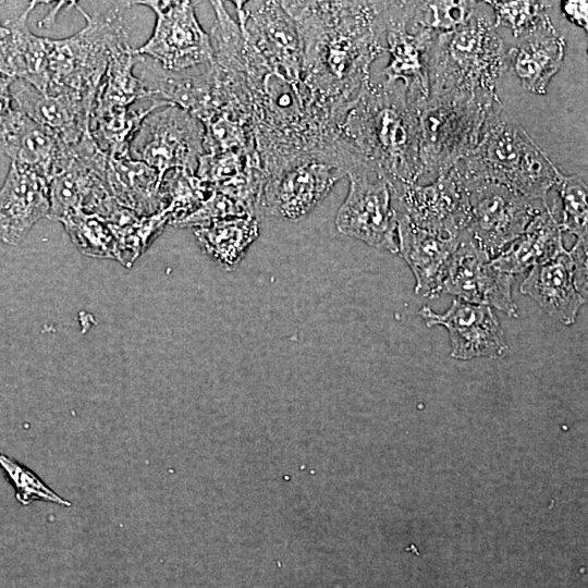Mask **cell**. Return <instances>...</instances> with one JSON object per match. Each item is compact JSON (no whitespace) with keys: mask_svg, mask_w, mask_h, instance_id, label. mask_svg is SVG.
<instances>
[{"mask_svg":"<svg viewBox=\"0 0 588 588\" xmlns=\"http://www.w3.org/2000/svg\"><path fill=\"white\" fill-rule=\"evenodd\" d=\"M390 189L395 211L403 212L418 228L445 237L466 232L467 189L450 172L427 185L415 183Z\"/></svg>","mask_w":588,"mask_h":588,"instance_id":"cell-13","label":"cell"},{"mask_svg":"<svg viewBox=\"0 0 588 588\" xmlns=\"http://www.w3.org/2000/svg\"><path fill=\"white\" fill-rule=\"evenodd\" d=\"M477 1H421L425 23L436 33H448L464 25L478 9Z\"/></svg>","mask_w":588,"mask_h":588,"instance_id":"cell-37","label":"cell"},{"mask_svg":"<svg viewBox=\"0 0 588 588\" xmlns=\"http://www.w3.org/2000/svg\"><path fill=\"white\" fill-rule=\"evenodd\" d=\"M506 69L503 41L477 9L464 25L437 34L428 60L429 96L498 95Z\"/></svg>","mask_w":588,"mask_h":588,"instance_id":"cell-4","label":"cell"},{"mask_svg":"<svg viewBox=\"0 0 588 588\" xmlns=\"http://www.w3.org/2000/svg\"><path fill=\"white\" fill-rule=\"evenodd\" d=\"M156 13L155 28L139 48L168 72H184L210 65L213 48L210 36L200 26L193 1H136Z\"/></svg>","mask_w":588,"mask_h":588,"instance_id":"cell-9","label":"cell"},{"mask_svg":"<svg viewBox=\"0 0 588 588\" xmlns=\"http://www.w3.org/2000/svg\"><path fill=\"white\" fill-rule=\"evenodd\" d=\"M419 316L428 327H444L451 341V356L468 360L477 357L502 358L509 346L491 307L455 298L443 314L422 306Z\"/></svg>","mask_w":588,"mask_h":588,"instance_id":"cell-16","label":"cell"},{"mask_svg":"<svg viewBox=\"0 0 588 588\" xmlns=\"http://www.w3.org/2000/svg\"><path fill=\"white\" fill-rule=\"evenodd\" d=\"M245 216H252L245 205L213 189L210 196L194 212L180 221L175 226H192L197 229L219 221Z\"/></svg>","mask_w":588,"mask_h":588,"instance_id":"cell-36","label":"cell"},{"mask_svg":"<svg viewBox=\"0 0 588 588\" xmlns=\"http://www.w3.org/2000/svg\"><path fill=\"white\" fill-rule=\"evenodd\" d=\"M8 34V27L0 23V40Z\"/></svg>","mask_w":588,"mask_h":588,"instance_id":"cell-41","label":"cell"},{"mask_svg":"<svg viewBox=\"0 0 588 588\" xmlns=\"http://www.w3.org/2000/svg\"><path fill=\"white\" fill-rule=\"evenodd\" d=\"M170 105L154 101L147 109L93 108L89 132L101 151L108 157L130 155V144L142 121L152 110Z\"/></svg>","mask_w":588,"mask_h":588,"instance_id":"cell-28","label":"cell"},{"mask_svg":"<svg viewBox=\"0 0 588 588\" xmlns=\"http://www.w3.org/2000/svg\"><path fill=\"white\" fill-rule=\"evenodd\" d=\"M14 79L0 74V149L9 155L21 131L26 115L13 107L11 84Z\"/></svg>","mask_w":588,"mask_h":588,"instance_id":"cell-38","label":"cell"},{"mask_svg":"<svg viewBox=\"0 0 588 588\" xmlns=\"http://www.w3.org/2000/svg\"><path fill=\"white\" fill-rule=\"evenodd\" d=\"M37 3L30 2L19 17L8 21V34L0 40V74L45 94L49 87L48 38L36 36L27 25Z\"/></svg>","mask_w":588,"mask_h":588,"instance_id":"cell-23","label":"cell"},{"mask_svg":"<svg viewBox=\"0 0 588 588\" xmlns=\"http://www.w3.org/2000/svg\"><path fill=\"white\" fill-rule=\"evenodd\" d=\"M0 468L13 487L16 500L22 505H28L34 501H46L71 506L69 501L51 490L35 473L1 452Z\"/></svg>","mask_w":588,"mask_h":588,"instance_id":"cell-35","label":"cell"},{"mask_svg":"<svg viewBox=\"0 0 588 588\" xmlns=\"http://www.w3.org/2000/svg\"><path fill=\"white\" fill-rule=\"evenodd\" d=\"M301 44L302 77L322 99L346 111L385 51L380 1H280Z\"/></svg>","mask_w":588,"mask_h":588,"instance_id":"cell-1","label":"cell"},{"mask_svg":"<svg viewBox=\"0 0 588 588\" xmlns=\"http://www.w3.org/2000/svg\"><path fill=\"white\" fill-rule=\"evenodd\" d=\"M49 182L35 171L11 161L0 188V241L20 244L40 219L49 216Z\"/></svg>","mask_w":588,"mask_h":588,"instance_id":"cell-18","label":"cell"},{"mask_svg":"<svg viewBox=\"0 0 588 588\" xmlns=\"http://www.w3.org/2000/svg\"><path fill=\"white\" fill-rule=\"evenodd\" d=\"M506 51L511 66L524 89L543 95L564 59L566 42L550 16L523 36Z\"/></svg>","mask_w":588,"mask_h":588,"instance_id":"cell-20","label":"cell"},{"mask_svg":"<svg viewBox=\"0 0 588 588\" xmlns=\"http://www.w3.org/2000/svg\"><path fill=\"white\" fill-rule=\"evenodd\" d=\"M109 191L115 201L139 217L163 210L161 179L157 170L128 156L108 157L106 170Z\"/></svg>","mask_w":588,"mask_h":588,"instance_id":"cell-25","label":"cell"},{"mask_svg":"<svg viewBox=\"0 0 588 588\" xmlns=\"http://www.w3.org/2000/svg\"><path fill=\"white\" fill-rule=\"evenodd\" d=\"M143 60L128 44L118 48L111 56L94 108H130L134 101L145 98L156 101L151 90L134 73L135 65Z\"/></svg>","mask_w":588,"mask_h":588,"instance_id":"cell-26","label":"cell"},{"mask_svg":"<svg viewBox=\"0 0 588 588\" xmlns=\"http://www.w3.org/2000/svg\"><path fill=\"white\" fill-rule=\"evenodd\" d=\"M465 188L468 195L466 232L490 259L519 237L548 205L536 207V200L492 182H479Z\"/></svg>","mask_w":588,"mask_h":588,"instance_id":"cell-10","label":"cell"},{"mask_svg":"<svg viewBox=\"0 0 588 588\" xmlns=\"http://www.w3.org/2000/svg\"><path fill=\"white\" fill-rule=\"evenodd\" d=\"M494 12L493 27L510 28L515 38L536 28L547 17L550 1H483Z\"/></svg>","mask_w":588,"mask_h":588,"instance_id":"cell-34","label":"cell"},{"mask_svg":"<svg viewBox=\"0 0 588 588\" xmlns=\"http://www.w3.org/2000/svg\"><path fill=\"white\" fill-rule=\"evenodd\" d=\"M569 255L573 260L574 281L577 291L587 296V240H577Z\"/></svg>","mask_w":588,"mask_h":588,"instance_id":"cell-39","label":"cell"},{"mask_svg":"<svg viewBox=\"0 0 588 588\" xmlns=\"http://www.w3.org/2000/svg\"><path fill=\"white\" fill-rule=\"evenodd\" d=\"M562 233L554 210L547 205L535 216L524 233L490 261L503 273L514 277L522 274L566 250Z\"/></svg>","mask_w":588,"mask_h":588,"instance_id":"cell-24","label":"cell"},{"mask_svg":"<svg viewBox=\"0 0 588 588\" xmlns=\"http://www.w3.org/2000/svg\"><path fill=\"white\" fill-rule=\"evenodd\" d=\"M212 188L195 174L173 169L161 181L160 195L163 210L169 216V224L176 225L194 212L212 193Z\"/></svg>","mask_w":588,"mask_h":588,"instance_id":"cell-30","label":"cell"},{"mask_svg":"<svg viewBox=\"0 0 588 588\" xmlns=\"http://www.w3.org/2000/svg\"><path fill=\"white\" fill-rule=\"evenodd\" d=\"M519 291L565 326L576 321L579 309L586 303L575 286L573 260L568 250L547 264L531 268Z\"/></svg>","mask_w":588,"mask_h":588,"instance_id":"cell-22","label":"cell"},{"mask_svg":"<svg viewBox=\"0 0 588 588\" xmlns=\"http://www.w3.org/2000/svg\"><path fill=\"white\" fill-rule=\"evenodd\" d=\"M201 249L226 269L234 268L259 235L258 219L252 216L232 218L194 232Z\"/></svg>","mask_w":588,"mask_h":588,"instance_id":"cell-27","label":"cell"},{"mask_svg":"<svg viewBox=\"0 0 588 588\" xmlns=\"http://www.w3.org/2000/svg\"><path fill=\"white\" fill-rule=\"evenodd\" d=\"M11 94L21 112L65 146H75L89 133L95 99L71 91L44 94L21 79L12 82Z\"/></svg>","mask_w":588,"mask_h":588,"instance_id":"cell-17","label":"cell"},{"mask_svg":"<svg viewBox=\"0 0 588 588\" xmlns=\"http://www.w3.org/2000/svg\"><path fill=\"white\" fill-rule=\"evenodd\" d=\"M203 124L186 110L166 105L149 112L131 144L133 159L145 162L163 175L173 169L195 174L205 154Z\"/></svg>","mask_w":588,"mask_h":588,"instance_id":"cell-8","label":"cell"},{"mask_svg":"<svg viewBox=\"0 0 588 588\" xmlns=\"http://www.w3.org/2000/svg\"><path fill=\"white\" fill-rule=\"evenodd\" d=\"M195 175L215 191L247 207L258 219L257 208L264 184V172L256 148L204 154Z\"/></svg>","mask_w":588,"mask_h":588,"instance_id":"cell-21","label":"cell"},{"mask_svg":"<svg viewBox=\"0 0 588 588\" xmlns=\"http://www.w3.org/2000/svg\"><path fill=\"white\" fill-rule=\"evenodd\" d=\"M554 188L560 195L563 207L560 223L562 231L574 234L577 240H587V185L579 176L565 175L561 172Z\"/></svg>","mask_w":588,"mask_h":588,"instance_id":"cell-33","label":"cell"},{"mask_svg":"<svg viewBox=\"0 0 588 588\" xmlns=\"http://www.w3.org/2000/svg\"><path fill=\"white\" fill-rule=\"evenodd\" d=\"M69 150V146L26 117L23 130L8 156L49 182L64 166Z\"/></svg>","mask_w":588,"mask_h":588,"instance_id":"cell-29","label":"cell"},{"mask_svg":"<svg viewBox=\"0 0 588 588\" xmlns=\"http://www.w3.org/2000/svg\"><path fill=\"white\" fill-rule=\"evenodd\" d=\"M107 161L108 156L99 149L90 132L71 146L64 166L49 181L48 218L60 221L69 213L84 212L112 222L123 207L109 191Z\"/></svg>","mask_w":588,"mask_h":588,"instance_id":"cell-7","label":"cell"},{"mask_svg":"<svg viewBox=\"0 0 588 588\" xmlns=\"http://www.w3.org/2000/svg\"><path fill=\"white\" fill-rule=\"evenodd\" d=\"M343 169L320 160L299 162L264 181L258 216L297 221L306 217L345 176Z\"/></svg>","mask_w":588,"mask_h":588,"instance_id":"cell-14","label":"cell"},{"mask_svg":"<svg viewBox=\"0 0 588 588\" xmlns=\"http://www.w3.org/2000/svg\"><path fill=\"white\" fill-rule=\"evenodd\" d=\"M380 17L390 53L384 82H402L428 97V60L438 33L424 23L419 1H380Z\"/></svg>","mask_w":588,"mask_h":588,"instance_id":"cell-11","label":"cell"},{"mask_svg":"<svg viewBox=\"0 0 588 588\" xmlns=\"http://www.w3.org/2000/svg\"><path fill=\"white\" fill-rule=\"evenodd\" d=\"M561 10L564 16L576 24L577 26L584 28L586 32L588 29V3L587 1H575L567 0L563 1L561 4Z\"/></svg>","mask_w":588,"mask_h":588,"instance_id":"cell-40","label":"cell"},{"mask_svg":"<svg viewBox=\"0 0 588 588\" xmlns=\"http://www.w3.org/2000/svg\"><path fill=\"white\" fill-rule=\"evenodd\" d=\"M77 9L85 26L68 38H48L47 93L71 91L96 99L112 53L128 44L126 21L120 7L94 14Z\"/></svg>","mask_w":588,"mask_h":588,"instance_id":"cell-5","label":"cell"},{"mask_svg":"<svg viewBox=\"0 0 588 588\" xmlns=\"http://www.w3.org/2000/svg\"><path fill=\"white\" fill-rule=\"evenodd\" d=\"M397 253L413 271L415 293L428 298L438 297L452 255L462 235L445 237L415 225L403 212L396 211Z\"/></svg>","mask_w":588,"mask_h":588,"instance_id":"cell-19","label":"cell"},{"mask_svg":"<svg viewBox=\"0 0 588 588\" xmlns=\"http://www.w3.org/2000/svg\"><path fill=\"white\" fill-rule=\"evenodd\" d=\"M488 257L467 232H464L455 248L442 293L458 299L498 308L510 317H518V309L512 298L515 277L497 270Z\"/></svg>","mask_w":588,"mask_h":588,"instance_id":"cell-15","label":"cell"},{"mask_svg":"<svg viewBox=\"0 0 588 588\" xmlns=\"http://www.w3.org/2000/svg\"><path fill=\"white\" fill-rule=\"evenodd\" d=\"M449 172L464 187L492 182L543 203L561 174L503 106L488 120L477 146Z\"/></svg>","mask_w":588,"mask_h":588,"instance_id":"cell-3","label":"cell"},{"mask_svg":"<svg viewBox=\"0 0 588 588\" xmlns=\"http://www.w3.org/2000/svg\"><path fill=\"white\" fill-rule=\"evenodd\" d=\"M169 216L164 210L148 216H136L121 224H109L117 243V260L124 266L132 262L154 242L169 224Z\"/></svg>","mask_w":588,"mask_h":588,"instance_id":"cell-32","label":"cell"},{"mask_svg":"<svg viewBox=\"0 0 588 588\" xmlns=\"http://www.w3.org/2000/svg\"><path fill=\"white\" fill-rule=\"evenodd\" d=\"M347 176L348 193L335 217L338 231L372 247L396 254V211L389 184L366 171L351 172Z\"/></svg>","mask_w":588,"mask_h":588,"instance_id":"cell-12","label":"cell"},{"mask_svg":"<svg viewBox=\"0 0 588 588\" xmlns=\"http://www.w3.org/2000/svg\"><path fill=\"white\" fill-rule=\"evenodd\" d=\"M73 244L85 255L117 260V243L107 221L96 215L72 212L60 220Z\"/></svg>","mask_w":588,"mask_h":588,"instance_id":"cell-31","label":"cell"},{"mask_svg":"<svg viewBox=\"0 0 588 588\" xmlns=\"http://www.w3.org/2000/svg\"><path fill=\"white\" fill-rule=\"evenodd\" d=\"M427 98L402 82L370 81L350 105L339 127L352 172L366 171L390 188L417 183L422 175L420 114Z\"/></svg>","mask_w":588,"mask_h":588,"instance_id":"cell-2","label":"cell"},{"mask_svg":"<svg viewBox=\"0 0 588 588\" xmlns=\"http://www.w3.org/2000/svg\"><path fill=\"white\" fill-rule=\"evenodd\" d=\"M501 106L498 95L428 96L420 114L422 175L448 173L477 146Z\"/></svg>","mask_w":588,"mask_h":588,"instance_id":"cell-6","label":"cell"}]
</instances>
